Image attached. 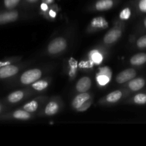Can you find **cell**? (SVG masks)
I'll return each instance as SVG.
<instances>
[{
	"label": "cell",
	"mask_w": 146,
	"mask_h": 146,
	"mask_svg": "<svg viewBox=\"0 0 146 146\" xmlns=\"http://www.w3.org/2000/svg\"><path fill=\"white\" fill-rule=\"evenodd\" d=\"M42 76V71L37 68H34V69H30L28 71H26L21 76L20 81L23 84H33L34 82L37 81V80L40 79Z\"/></svg>",
	"instance_id": "cell-1"
},
{
	"label": "cell",
	"mask_w": 146,
	"mask_h": 146,
	"mask_svg": "<svg viewBox=\"0 0 146 146\" xmlns=\"http://www.w3.org/2000/svg\"><path fill=\"white\" fill-rule=\"evenodd\" d=\"M67 47V41L62 37H57L49 44L47 50L51 54H57L64 51Z\"/></svg>",
	"instance_id": "cell-2"
},
{
	"label": "cell",
	"mask_w": 146,
	"mask_h": 146,
	"mask_svg": "<svg viewBox=\"0 0 146 146\" xmlns=\"http://www.w3.org/2000/svg\"><path fill=\"white\" fill-rule=\"evenodd\" d=\"M136 76L135 70L133 68H127L119 73L116 76V81L118 84H124L135 78Z\"/></svg>",
	"instance_id": "cell-3"
},
{
	"label": "cell",
	"mask_w": 146,
	"mask_h": 146,
	"mask_svg": "<svg viewBox=\"0 0 146 146\" xmlns=\"http://www.w3.org/2000/svg\"><path fill=\"white\" fill-rule=\"evenodd\" d=\"M112 73L108 67H103L97 75V81L100 86H104L110 81Z\"/></svg>",
	"instance_id": "cell-4"
},
{
	"label": "cell",
	"mask_w": 146,
	"mask_h": 146,
	"mask_svg": "<svg viewBox=\"0 0 146 146\" xmlns=\"http://www.w3.org/2000/svg\"><path fill=\"white\" fill-rule=\"evenodd\" d=\"M19 68L16 66L5 65L0 68V78L11 77L18 73Z\"/></svg>",
	"instance_id": "cell-5"
},
{
	"label": "cell",
	"mask_w": 146,
	"mask_h": 146,
	"mask_svg": "<svg viewBox=\"0 0 146 146\" xmlns=\"http://www.w3.org/2000/svg\"><path fill=\"white\" fill-rule=\"evenodd\" d=\"M122 35V31L117 29H113L109 31L104 35L103 41L105 44H113L119 39Z\"/></svg>",
	"instance_id": "cell-6"
},
{
	"label": "cell",
	"mask_w": 146,
	"mask_h": 146,
	"mask_svg": "<svg viewBox=\"0 0 146 146\" xmlns=\"http://www.w3.org/2000/svg\"><path fill=\"white\" fill-rule=\"evenodd\" d=\"M92 85L91 80L89 77L84 76L82 77L76 84V89L80 93L87 92L90 88Z\"/></svg>",
	"instance_id": "cell-7"
},
{
	"label": "cell",
	"mask_w": 146,
	"mask_h": 146,
	"mask_svg": "<svg viewBox=\"0 0 146 146\" xmlns=\"http://www.w3.org/2000/svg\"><path fill=\"white\" fill-rule=\"evenodd\" d=\"M18 18V13L17 11H8L0 14V24L12 22Z\"/></svg>",
	"instance_id": "cell-8"
},
{
	"label": "cell",
	"mask_w": 146,
	"mask_h": 146,
	"mask_svg": "<svg viewBox=\"0 0 146 146\" xmlns=\"http://www.w3.org/2000/svg\"><path fill=\"white\" fill-rule=\"evenodd\" d=\"M90 98V94H87V92L84 93H80L79 95H77V96L74 98V99L72 101V106L74 108L77 109L79 107L81 106L84 102H86L87 101H88Z\"/></svg>",
	"instance_id": "cell-9"
},
{
	"label": "cell",
	"mask_w": 146,
	"mask_h": 146,
	"mask_svg": "<svg viewBox=\"0 0 146 146\" xmlns=\"http://www.w3.org/2000/svg\"><path fill=\"white\" fill-rule=\"evenodd\" d=\"M145 80L141 78H135V79L130 80V81L128 84V86L132 91H139V90L141 89L142 88H143V86H145Z\"/></svg>",
	"instance_id": "cell-10"
},
{
	"label": "cell",
	"mask_w": 146,
	"mask_h": 146,
	"mask_svg": "<svg viewBox=\"0 0 146 146\" xmlns=\"http://www.w3.org/2000/svg\"><path fill=\"white\" fill-rule=\"evenodd\" d=\"M90 24L94 28L102 29H104L108 27V22L106 21L105 19L101 17H95V18L93 19Z\"/></svg>",
	"instance_id": "cell-11"
},
{
	"label": "cell",
	"mask_w": 146,
	"mask_h": 146,
	"mask_svg": "<svg viewBox=\"0 0 146 146\" xmlns=\"http://www.w3.org/2000/svg\"><path fill=\"white\" fill-rule=\"evenodd\" d=\"M113 6V0H99L96 2L95 8L98 11H106L111 9Z\"/></svg>",
	"instance_id": "cell-12"
},
{
	"label": "cell",
	"mask_w": 146,
	"mask_h": 146,
	"mask_svg": "<svg viewBox=\"0 0 146 146\" xmlns=\"http://www.w3.org/2000/svg\"><path fill=\"white\" fill-rule=\"evenodd\" d=\"M146 63V54L140 53L133 56L130 58V64L133 66H140Z\"/></svg>",
	"instance_id": "cell-13"
},
{
	"label": "cell",
	"mask_w": 146,
	"mask_h": 146,
	"mask_svg": "<svg viewBox=\"0 0 146 146\" xmlns=\"http://www.w3.org/2000/svg\"><path fill=\"white\" fill-rule=\"evenodd\" d=\"M59 110V106L54 101H51L47 105L45 108V113L47 115H53L57 113Z\"/></svg>",
	"instance_id": "cell-14"
},
{
	"label": "cell",
	"mask_w": 146,
	"mask_h": 146,
	"mask_svg": "<svg viewBox=\"0 0 146 146\" xmlns=\"http://www.w3.org/2000/svg\"><path fill=\"white\" fill-rule=\"evenodd\" d=\"M23 96H24V93L22 91H17L9 95L8 100L11 103H17L21 101L22 99Z\"/></svg>",
	"instance_id": "cell-15"
},
{
	"label": "cell",
	"mask_w": 146,
	"mask_h": 146,
	"mask_svg": "<svg viewBox=\"0 0 146 146\" xmlns=\"http://www.w3.org/2000/svg\"><path fill=\"white\" fill-rule=\"evenodd\" d=\"M122 97V92L120 91H115L107 95V101L110 103H115L118 101Z\"/></svg>",
	"instance_id": "cell-16"
},
{
	"label": "cell",
	"mask_w": 146,
	"mask_h": 146,
	"mask_svg": "<svg viewBox=\"0 0 146 146\" xmlns=\"http://www.w3.org/2000/svg\"><path fill=\"white\" fill-rule=\"evenodd\" d=\"M14 118L16 119L19 120H27L30 118L29 113L26 111H21V110H18L16 111L13 114Z\"/></svg>",
	"instance_id": "cell-17"
},
{
	"label": "cell",
	"mask_w": 146,
	"mask_h": 146,
	"mask_svg": "<svg viewBox=\"0 0 146 146\" xmlns=\"http://www.w3.org/2000/svg\"><path fill=\"white\" fill-rule=\"evenodd\" d=\"M38 108V103L36 101H31L28 104H25L24 106V109L29 113H32L37 111Z\"/></svg>",
	"instance_id": "cell-18"
},
{
	"label": "cell",
	"mask_w": 146,
	"mask_h": 146,
	"mask_svg": "<svg viewBox=\"0 0 146 146\" xmlns=\"http://www.w3.org/2000/svg\"><path fill=\"white\" fill-rule=\"evenodd\" d=\"M48 86V83L46 81H38L33 83L32 88L37 91H42Z\"/></svg>",
	"instance_id": "cell-19"
},
{
	"label": "cell",
	"mask_w": 146,
	"mask_h": 146,
	"mask_svg": "<svg viewBox=\"0 0 146 146\" xmlns=\"http://www.w3.org/2000/svg\"><path fill=\"white\" fill-rule=\"evenodd\" d=\"M91 58L93 61V62H94L97 64H100V63L102 61V56L101 55V54L98 52L97 51H92L91 52Z\"/></svg>",
	"instance_id": "cell-20"
},
{
	"label": "cell",
	"mask_w": 146,
	"mask_h": 146,
	"mask_svg": "<svg viewBox=\"0 0 146 146\" xmlns=\"http://www.w3.org/2000/svg\"><path fill=\"white\" fill-rule=\"evenodd\" d=\"M134 102L137 104H146V95L143 94H140L134 97Z\"/></svg>",
	"instance_id": "cell-21"
},
{
	"label": "cell",
	"mask_w": 146,
	"mask_h": 146,
	"mask_svg": "<svg viewBox=\"0 0 146 146\" xmlns=\"http://www.w3.org/2000/svg\"><path fill=\"white\" fill-rule=\"evenodd\" d=\"M20 0H4V6L7 9H13L19 4Z\"/></svg>",
	"instance_id": "cell-22"
},
{
	"label": "cell",
	"mask_w": 146,
	"mask_h": 146,
	"mask_svg": "<svg viewBox=\"0 0 146 146\" xmlns=\"http://www.w3.org/2000/svg\"><path fill=\"white\" fill-rule=\"evenodd\" d=\"M130 15H131V11L129 8H125L120 12V18L121 19H128L130 18Z\"/></svg>",
	"instance_id": "cell-23"
},
{
	"label": "cell",
	"mask_w": 146,
	"mask_h": 146,
	"mask_svg": "<svg viewBox=\"0 0 146 146\" xmlns=\"http://www.w3.org/2000/svg\"><path fill=\"white\" fill-rule=\"evenodd\" d=\"M137 46L139 48H146V35L141 36L137 40Z\"/></svg>",
	"instance_id": "cell-24"
},
{
	"label": "cell",
	"mask_w": 146,
	"mask_h": 146,
	"mask_svg": "<svg viewBox=\"0 0 146 146\" xmlns=\"http://www.w3.org/2000/svg\"><path fill=\"white\" fill-rule=\"evenodd\" d=\"M90 105H91V102H90V101H87L86 102H84V104H82V105L80 107H79L78 108H77V111H80V112H82V111H86V110L87 109V108H89V107L90 106Z\"/></svg>",
	"instance_id": "cell-25"
},
{
	"label": "cell",
	"mask_w": 146,
	"mask_h": 146,
	"mask_svg": "<svg viewBox=\"0 0 146 146\" xmlns=\"http://www.w3.org/2000/svg\"><path fill=\"white\" fill-rule=\"evenodd\" d=\"M138 7L143 12H146V0H140L138 3Z\"/></svg>",
	"instance_id": "cell-26"
},
{
	"label": "cell",
	"mask_w": 146,
	"mask_h": 146,
	"mask_svg": "<svg viewBox=\"0 0 146 146\" xmlns=\"http://www.w3.org/2000/svg\"><path fill=\"white\" fill-rule=\"evenodd\" d=\"M41 9L42 10H43V11H46V10H47L48 7H47V4H45V3H42V4H41Z\"/></svg>",
	"instance_id": "cell-27"
},
{
	"label": "cell",
	"mask_w": 146,
	"mask_h": 146,
	"mask_svg": "<svg viewBox=\"0 0 146 146\" xmlns=\"http://www.w3.org/2000/svg\"><path fill=\"white\" fill-rule=\"evenodd\" d=\"M50 14L52 17H53V18H54V17H55V16H56V13L54 12V11H53L52 10H50Z\"/></svg>",
	"instance_id": "cell-28"
},
{
	"label": "cell",
	"mask_w": 146,
	"mask_h": 146,
	"mask_svg": "<svg viewBox=\"0 0 146 146\" xmlns=\"http://www.w3.org/2000/svg\"><path fill=\"white\" fill-rule=\"evenodd\" d=\"M28 2H30V3H33V2H36V1H37L38 0H27Z\"/></svg>",
	"instance_id": "cell-29"
},
{
	"label": "cell",
	"mask_w": 146,
	"mask_h": 146,
	"mask_svg": "<svg viewBox=\"0 0 146 146\" xmlns=\"http://www.w3.org/2000/svg\"><path fill=\"white\" fill-rule=\"evenodd\" d=\"M5 65H7V63H0V66H4Z\"/></svg>",
	"instance_id": "cell-30"
},
{
	"label": "cell",
	"mask_w": 146,
	"mask_h": 146,
	"mask_svg": "<svg viewBox=\"0 0 146 146\" xmlns=\"http://www.w3.org/2000/svg\"><path fill=\"white\" fill-rule=\"evenodd\" d=\"M144 25H145V28H146V19H145V21H144Z\"/></svg>",
	"instance_id": "cell-31"
},
{
	"label": "cell",
	"mask_w": 146,
	"mask_h": 146,
	"mask_svg": "<svg viewBox=\"0 0 146 146\" xmlns=\"http://www.w3.org/2000/svg\"><path fill=\"white\" fill-rule=\"evenodd\" d=\"M47 1H48V2H52V0H47Z\"/></svg>",
	"instance_id": "cell-32"
},
{
	"label": "cell",
	"mask_w": 146,
	"mask_h": 146,
	"mask_svg": "<svg viewBox=\"0 0 146 146\" xmlns=\"http://www.w3.org/2000/svg\"><path fill=\"white\" fill-rule=\"evenodd\" d=\"M0 111H1V106H0Z\"/></svg>",
	"instance_id": "cell-33"
}]
</instances>
